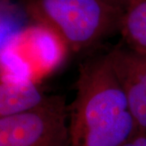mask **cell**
Listing matches in <instances>:
<instances>
[{"label": "cell", "instance_id": "obj_10", "mask_svg": "<svg viewBox=\"0 0 146 146\" xmlns=\"http://www.w3.org/2000/svg\"><path fill=\"white\" fill-rule=\"evenodd\" d=\"M106 2L109 3L110 4L114 6H117V7H119L123 9H125L127 3L128 2V0H104Z\"/></svg>", "mask_w": 146, "mask_h": 146}, {"label": "cell", "instance_id": "obj_6", "mask_svg": "<svg viewBox=\"0 0 146 146\" xmlns=\"http://www.w3.org/2000/svg\"><path fill=\"white\" fill-rule=\"evenodd\" d=\"M47 97L29 79L4 76L0 86V117L17 115L36 108Z\"/></svg>", "mask_w": 146, "mask_h": 146}, {"label": "cell", "instance_id": "obj_1", "mask_svg": "<svg viewBox=\"0 0 146 146\" xmlns=\"http://www.w3.org/2000/svg\"><path fill=\"white\" fill-rule=\"evenodd\" d=\"M35 24L54 32L68 51L94 48L119 32L124 9L104 0H24Z\"/></svg>", "mask_w": 146, "mask_h": 146}, {"label": "cell", "instance_id": "obj_9", "mask_svg": "<svg viewBox=\"0 0 146 146\" xmlns=\"http://www.w3.org/2000/svg\"><path fill=\"white\" fill-rule=\"evenodd\" d=\"M121 146H146V136H134Z\"/></svg>", "mask_w": 146, "mask_h": 146}, {"label": "cell", "instance_id": "obj_8", "mask_svg": "<svg viewBox=\"0 0 146 146\" xmlns=\"http://www.w3.org/2000/svg\"><path fill=\"white\" fill-rule=\"evenodd\" d=\"M120 33L124 45L135 51L146 54V0H128Z\"/></svg>", "mask_w": 146, "mask_h": 146}, {"label": "cell", "instance_id": "obj_3", "mask_svg": "<svg viewBox=\"0 0 146 146\" xmlns=\"http://www.w3.org/2000/svg\"><path fill=\"white\" fill-rule=\"evenodd\" d=\"M68 105L48 96L36 108L0 117V146H71Z\"/></svg>", "mask_w": 146, "mask_h": 146}, {"label": "cell", "instance_id": "obj_4", "mask_svg": "<svg viewBox=\"0 0 146 146\" xmlns=\"http://www.w3.org/2000/svg\"><path fill=\"white\" fill-rule=\"evenodd\" d=\"M108 55L125 94L128 111L136 122L138 136H146V54L122 43Z\"/></svg>", "mask_w": 146, "mask_h": 146}, {"label": "cell", "instance_id": "obj_5", "mask_svg": "<svg viewBox=\"0 0 146 146\" xmlns=\"http://www.w3.org/2000/svg\"><path fill=\"white\" fill-rule=\"evenodd\" d=\"M21 40L33 62L44 72H50L61 63L68 50L61 38L47 27L35 24L23 33Z\"/></svg>", "mask_w": 146, "mask_h": 146}, {"label": "cell", "instance_id": "obj_2", "mask_svg": "<svg viewBox=\"0 0 146 146\" xmlns=\"http://www.w3.org/2000/svg\"><path fill=\"white\" fill-rule=\"evenodd\" d=\"M76 95L68 105L71 146L88 131L128 111L125 94L108 53L87 58L80 65Z\"/></svg>", "mask_w": 146, "mask_h": 146}, {"label": "cell", "instance_id": "obj_7", "mask_svg": "<svg viewBox=\"0 0 146 146\" xmlns=\"http://www.w3.org/2000/svg\"><path fill=\"white\" fill-rule=\"evenodd\" d=\"M138 136L132 115L126 111L115 119L88 131L75 146H121Z\"/></svg>", "mask_w": 146, "mask_h": 146}]
</instances>
